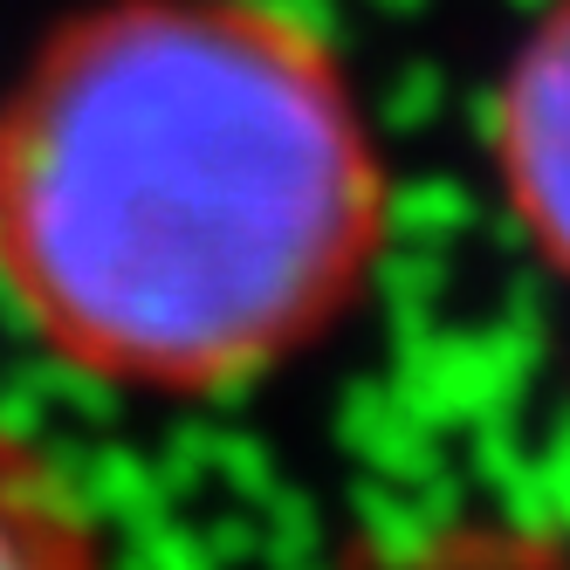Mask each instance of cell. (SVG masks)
Segmentation results:
<instances>
[{
    "mask_svg": "<svg viewBox=\"0 0 570 570\" xmlns=\"http://www.w3.org/2000/svg\"><path fill=\"white\" fill-rule=\"evenodd\" d=\"M495 199L550 282L570 289V0H543L488 90Z\"/></svg>",
    "mask_w": 570,
    "mask_h": 570,
    "instance_id": "obj_2",
    "label": "cell"
},
{
    "mask_svg": "<svg viewBox=\"0 0 570 570\" xmlns=\"http://www.w3.org/2000/svg\"><path fill=\"white\" fill-rule=\"evenodd\" d=\"M399 179L303 0H90L0 83V309L76 385L220 405L372 303Z\"/></svg>",
    "mask_w": 570,
    "mask_h": 570,
    "instance_id": "obj_1",
    "label": "cell"
},
{
    "mask_svg": "<svg viewBox=\"0 0 570 570\" xmlns=\"http://www.w3.org/2000/svg\"><path fill=\"white\" fill-rule=\"evenodd\" d=\"M0 570H110L83 481L14 420H0Z\"/></svg>",
    "mask_w": 570,
    "mask_h": 570,
    "instance_id": "obj_3",
    "label": "cell"
}]
</instances>
